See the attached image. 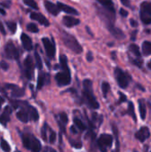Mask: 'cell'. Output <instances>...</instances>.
Listing matches in <instances>:
<instances>
[{"label":"cell","mask_w":151,"mask_h":152,"mask_svg":"<svg viewBox=\"0 0 151 152\" xmlns=\"http://www.w3.org/2000/svg\"><path fill=\"white\" fill-rule=\"evenodd\" d=\"M115 77H116V79H117V82L118 86L121 88L125 89L128 86L130 77L125 72H124L120 68H116L115 69Z\"/></svg>","instance_id":"cell-5"},{"label":"cell","mask_w":151,"mask_h":152,"mask_svg":"<svg viewBox=\"0 0 151 152\" xmlns=\"http://www.w3.org/2000/svg\"><path fill=\"white\" fill-rule=\"evenodd\" d=\"M101 5H103L108 11H109L112 13H115V8L114 4L111 0H97Z\"/></svg>","instance_id":"cell-20"},{"label":"cell","mask_w":151,"mask_h":152,"mask_svg":"<svg viewBox=\"0 0 151 152\" xmlns=\"http://www.w3.org/2000/svg\"><path fill=\"white\" fill-rule=\"evenodd\" d=\"M119 95H120V99H119V101H118V103H122V102H124L126 101V96H125L124 94L119 93Z\"/></svg>","instance_id":"cell-40"},{"label":"cell","mask_w":151,"mask_h":152,"mask_svg":"<svg viewBox=\"0 0 151 152\" xmlns=\"http://www.w3.org/2000/svg\"><path fill=\"white\" fill-rule=\"evenodd\" d=\"M3 102H4V99L2 97H0V108H1V105H2Z\"/></svg>","instance_id":"cell-51"},{"label":"cell","mask_w":151,"mask_h":152,"mask_svg":"<svg viewBox=\"0 0 151 152\" xmlns=\"http://www.w3.org/2000/svg\"><path fill=\"white\" fill-rule=\"evenodd\" d=\"M30 18L32 20H34L38 21L40 24H42V25H44L45 27H48L50 25L49 20L44 15H42L41 13H38V12H31L30 13Z\"/></svg>","instance_id":"cell-14"},{"label":"cell","mask_w":151,"mask_h":152,"mask_svg":"<svg viewBox=\"0 0 151 152\" xmlns=\"http://www.w3.org/2000/svg\"><path fill=\"white\" fill-rule=\"evenodd\" d=\"M127 113L134 119V121H136V115H135V111H134V106L133 104V102H129L128 104V110H127Z\"/></svg>","instance_id":"cell-29"},{"label":"cell","mask_w":151,"mask_h":152,"mask_svg":"<svg viewBox=\"0 0 151 152\" xmlns=\"http://www.w3.org/2000/svg\"><path fill=\"white\" fill-rule=\"evenodd\" d=\"M101 90H102V93H103V96L104 97H107V94L109 92L110 90V86L108 82H103L101 84Z\"/></svg>","instance_id":"cell-30"},{"label":"cell","mask_w":151,"mask_h":152,"mask_svg":"<svg viewBox=\"0 0 151 152\" xmlns=\"http://www.w3.org/2000/svg\"><path fill=\"white\" fill-rule=\"evenodd\" d=\"M21 141L23 143V146L31 151L38 152L41 151V143L40 142L35 138L32 134H23L21 135Z\"/></svg>","instance_id":"cell-3"},{"label":"cell","mask_w":151,"mask_h":152,"mask_svg":"<svg viewBox=\"0 0 151 152\" xmlns=\"http://www.w3.org/2000/svg\"><path fill=\"white\" fill-rule=\"evenodd\" d=\"M17 118L20 120V121H21V122H23V123H27L28 121V119H29V116H28V111L27 110H20L18 113H17Z\"/></svg>","instance_id":"cell-23"},{"label":"cell","mask_w":151,"mask_h":152,"mask_svg":"<svg viewBox=\"0 0 151 152\" xmlns=\"http://www.w3.org/2000/svg\"><path fill=\"white\" fill-rule=\"evenodd\" d=\"M130 22H131V25H132L133 27H137V26H138V22H137L136 20H131Z\"/></svg>","instance_id":"cell-47"},{"label":"cell","mask_w":151,"mask_h":152,"mask_svg":"<svg viewBox=\"0 0 151 152\" xmlns=\"http://www.w3.org/2000/svg\"><path fill=\"white\" fill-rule=\"evenodd\" d=\"M139 110H140V116L142 119L144 120L147 115V109H146V105L143 100H139Z\"/></svg>","instance_id":"cell-24"},{"label":"cell","mask_w":151,"mask_h":152,"mask_svg":"<svg viewBox=\"0 0 151 152\" xmlns=\"http://www.w3.org/2000/svg\"><path fill=\"white\" fill-rule=\"evenodd\" d=\"M4 52H5L6 56L8 58H10V59H15V60H17L19 58V51H18L17 47L15 46V45L12 41H9L5 45Z\"/></svg>","instance_id":"cell-8"},{"label":"cell","mask_w":151,"mask_h":152,"mask_svg":"<svg viewBox=\"0 0 151 152\" xmlns=\"http://www.w3.org/2000/svg\"><path fill=\"white\" fill-rule=\"evenodd\" d=\"M86 60L88 61H90V62L93 60V55L92 52H88L87 53V54H86Z\"/></svg>","instance_id":"cell-41"},{"label":"cell","mask_w":151,"mask_h":152,"mask_svg":"<svg viewBox=\"0 0 151 152\" xmlns=\"http://www.w3.org/2000/svg\"><path fill=\"white\" fill-rule=\"evenodd\" d=\"M0 4L8 8L11 6V1H2V2H0Z\"/></svg>","instance_id":"cell-42"},{"label":"cell","mask_w":151,"mask_h":152,"mask_svg":"<svg viewBox=\"0 0 151 152\" xmlns=\"http://www.w3.org/2000/svg\"><path fill=\"white\" fill-rule=\"evenodd\" d=\"M135 35H136V31H134L133 35H132V40H135Z\"/></svg>","instance_id":"cell-49"},{"label":"cell","mask_w":151,"mask_h":152,"mask_svg":"<svg viewBox=\"0 0 151 152\" xmlns=\"http://www.w3.org/2000/svg\"><path fill=\"white\" fill-rule=\"evenodd\" d=\"M0 146H1V149L4 151H11V147H10V145H9V143L5 141V140H4V139H1V142H0Z\"/></svg>","instance_id":"cell-31"},{"label":"cell","mask_w":151,"mask_h":152,"mask_svg":"<svg viewBox=\"0 0 151 152\" xmlns=\"http://www.w3.org/2000/svg\"><path fill=\"white\" fill-rule=\"evenodd\" d=\"M60 63H61V69L65 71H70L69 69V65H68V60H67V57L65 55H61L60 56Z\"/></svg>","instance_id":"cell-26"},{"label":"cell","mask_w":151,"mask_h":152,"mask_svg":"<svg viewBox=\"0 0 151 152\" xmlns=\"http://www.w3.org/2000/svg\"><path fill=\"white\" fill-rule=\"evenodd\" d=\"M61 40L64 43V45L71 51H73L76 53H81L83 51V48L81 46V45L77 42V40L76 39V37L69 33H67L66 31H61Z\"/></svg>","instance_id":"cell-2"},{"label":"cell","mask_w":151,"mask_h":152,"mask_svg":"<svg viewBox=\"0 0 151 152\" xmlns=\"http://www.w3.org/2000/svg\"><path fill=\"white\" fill-rule=\"evenodd\" d=\"M74 124L76 125V126H77L80 131H85V130L86 129L85 125L79 118H74Z\"/></svg>","instance_id":"cell-28"},{"label":"cell","mask_w":151,"mask_h":152,"mask_svg":"<svg viewBox=\"0 0 151 152\" xmlns=\"http://www.w3.org/2000/svg\"><path fill=\"white\" fill-rule=\"evenodd\" d=\"M129 50L131 53H133L136 57L138 58H141V53H140V49H139V46L136 45L135 44H133L129 46Z\"/></svg>","instance_id":"cell-27"},{"label":"cell","mask_w":151,"mask_h":152,"mask_svg":"<svg viewBox=\"0 0 151 152\" xmlns=\"http://www.w3.org/2000/svg\"><path fill=\"white\" fill-rule=\"evenodd\" d=\"M0 13L3 14V15H5V11L3 8H0Z\"/></svg>","instance_id":"cell-48"},{"label":"cell","mask_w":151,"mask_h":152,"mask_svg":"<svg viewBox=\"0 0 151 152\" xmlns=\"http://www.w3.org/2000/svg\"><path fill=\"white\" fill-rule=\"evenodd\" d=\"M20 40H21V43H22V45L24 47L25 50L27 51H31L33 49V43H32V40L31 38L25 33H22L20 35Z\"/></svg>","instance_id":"cell-13"},{"label":"cell","mask_w":151,"mask_h":152,"mask_svg":"<svg viewBox=\"0 0 151 152\" xmlns=\"http://www.w3.org/2000/svg\"><path fill=\"white\" fill-rule=\"evenodd\" d=\"M62 21H63V24L68 28L75 27V26L78 25L80 22V20L78 19L72 17V16H64L62 19Z\"/></svg>","instance_id":"cell-15"},{"label":"cell","mask_w":151,"mask_h":152,"mask_svg":"<svg viewBox=\"0 0 151 152\" xmlns=\"http://www.w3.org/2000/svg\"><path fill=\"white\" fill-rule=\"evenodd\" d=\"M83 86H84V90H83V96L87 103V105L93 109H99L100 108V104L97 102V100L95 99L94 95H93V83L90 79H85L83 82Z\"/></svg>","instance_id":"cell-1"},{"label":"cell","mask_w":151,"mask_h":152,"mask_svg":"<svg viewBox=\"0 0 151 152\" xmlns=\"http://www.w3.org/2000/svg\"><path fill=\"white\" fill-rule=\"evenodd\" d=\"M148 68H149L150 69H151V60L150 61V62L148 63Z\"/></svg>","instance_id":"cell-52"},{"label":"cell","mask_w":151,"mask_h":152,"mask_svg":"<svg viewBox=\"0 0 151 152\" xmlns=\"http://www.w3.org/2000/svg\"><path fill=\"white\" fill-rule=\"evenodd\" d=\"M112 143L113 137L107 134H101L98 139V146L102 151H106L109 148H110L112 146Z\"/></svg>","instance_id":"cell-6"},{"label":"cell","mask_w":151,"mask_h":152,"mask_svg":"<svg viewBox=\"0 0 151 152\" xmlns=\"http://www.w3.org/2000/svg\"><path fill=\"white\" fill-rule=\"evenodd\" d=\"M69 142H70V144H71V146H73L74 148H77V149H80L81 147H82V144H81V142H75V141H71V140H69Z\"/></svg>","instance_id":"cell-39"},{"label":"cell","mask_w":151,"mask_h":152,"mask_svg":"<svg viewBox=\"0 0 151 152\" xmlns=\"http://www.w3.org/2000/svg\"><path fill=\"white\" fill-rule=\"evenodd\" d=\"M1 68L4 69V70H7L8 69V64L5 62V61H1Z\"/></svg>","instance_id":"cell-45"},{"label":"cell","mask_w":151,"mask_h":152,"mask_svg":"<svg viewBox=\"0 0 151 152\" xmlns=\"http://www.w3.org/2000/svg\"><path fill=\"white\" fill-rule=\"evenodd\" d=\"M42 43L44 45V47L45 49L47 56L50 59H53L54 57V55H55V46H54V45L47 37H43L42 38Z\"/></svg>","instance_id":"cell-9"},{"label":"cell","mask_w":151,"mask_h":152,"mask_svg":"<svg viewBox=\"0 0 151 152\" xmlns=\"http://www.w3.org/2000/svg\"><path fill=\"white\" fill-rule=\"evenodd\" d=\"M5 87L6 89L8 90H11V94H12V97H21L23 96L25 91L23 88H20L18 86L16 85H12V84H6L5 85Z\"/></svg>","instance_id":"cell-11"},{"label":"cell","mask_w":151,"mask_h":152,"mask_svg":"<svg viewBox=\"0 0 151 152\" xmlns=\"http://www.w3.org/2000/svg\"><path fill=\"white\" fill-rule=\"evenodd\" d=\"M59 117H60V121H61L62 124L66 125V124L68 123L69 119H68V116H67V114H66L65 112H61V113H60Z\"/></svg>","instance_id":"cell-36"},{"label":"cell","mask_w":151,"mask_h":152,"mask_svg":"<svg viewBox=\"0 0 151 152\" xmlns=\"http://www.w3.org/2000/svg\"><path fill=\"white\" fill-rule=\"evenodd\" d=\"M6 26H7V28H9V30H10L12 34L16 31L17 26H16V23H15V22H12V21H7V22H6Z\"/></svg>","instance_id":"cell-35"},{"label":"cell","mask_w":151,"mask_h":152,"mask_svg":"<svg viewBox=\"0 0 151 152\" xmlns=\"http://www.w3.org/2000/svg\"><path fill=\"white\" fill-rule=\"evenodd\" d=\"M133 63L135 65H137L139 68H142V61L141 60V58L140 59H137L136 61H133Z\"/></svg>","instance_id":"cell-43"},{"label":"cell","mask_w":151,"mask_h":152,"mask_svg":"<svg viewBox=\"0 0 151 152\" xmlns=\"http://www.w3.org/2000/svg\"><path fill=\"white\" fill-rule=\"evenodd\" d=\"M46 129H47V125L44 124L43 128H42V132H41V134H42V138L44 139V141H46L47 137H46Z\"/></svg>","instance_id":"cell-38"},{"label":"cell","mask_w":151,"mask_h":152,"mask_svg":"<svg viewBox=\"0 0 151 152\" xmlns=\"http://www.w3.org/2000/svg\"><path fill=\"white\" fill-rule=\"evenodd\" d=\"M22 1L24 2V4H25L26 5H28V6H29V7L35 9V10H37V9H38L37 4L36 3L35 0H22Z\"/></svg>","instance_id":"cell-32"},{"label":"cell","mask_w":151,"mask_h":152,"mask_svg":"<svg viewBox=\"0 0 151 152\" xmlns=\"http://www.w3.org/2000/svg\"><path fill=\"white\" fill-rule=\"evenodd\" d=\"M35 58H36V67L38 69H41L43 67V62H42V59L40 57V55L38 54L37 52L35 53Z\"/></svg>","instance_id":"cell-34"},{"label":"cell","mask_w":151,"mask_h":152,"mask_svg":"<svg viewBox=\"0 0 151 152\" xmlns=\"http://www.w3.org/2000/svg\"><path fill=\"white\" fill-rule=\"evenodd\" d=\"M142 53L146 56L151 55V42H150V41L143 42V44H142Z\"/></svg>","instance_id":"cell-25"},{"label":"cell","mask_w":151,"mask_h":152,"mask_svg":"<svg viewBox=\"0 0 151 152\" xmlns=\"http://www.w3.org/2000/svg\"><path fill=\"white\" fill-rule=\"evenodd\" d=\"M12 114V109L8 106H6L3 111V113L1 114V117H0V122L3 123V125L5 126V124L10 120V116Z\"/></svg>","instance_id":"cell-18"},{"label":"cell","mask_w":151,"mask_h":152,"mask_svg":"<svg viewBox=\"0 0 151 152\" xmlns=\"http://www.w3.org/2000/svg\"><path fill=\"white\" fill-rule=\"evenodd\" d=\"M120 12V14H121V15H122L123 17H126V16L128 15V12H127L126 10H125L124 8H121V9H120V12Z\"/></svg>","instance_id":"cell-44"},{"label":"cell","mask_w":151,"mask_h":152,"mask_svg":"<svg viewBox=\"0 0 151 152\" xmlns=\"http://www.w3.org/2000/svg\"><path fill=\"white\" fill-rule=\"evenodd\" d=\"M28 113L29 116V119H31L32 121H35V122H36L38 120L39 114H38L37 110H36V108H34L30 105H28Z\"/></svg>","instance_id":"cell-19"},{"label":"cell","mask_w":151,"mask_h":152,"mask_svg":"<svg viewBox=\"0 0 151 152\" xmlns=\"http://www.w3.org/2000/svg\"><path fill=\"white\" fill-rule=\"evenodd\" d=\"M50 136H49V142L50 143H54L56 141V133L53 130H50Z\"/></svg>","instance_id":"cell-37"},{"label":"cell","mask_w":151,"mask_h":152,"mask_svg":"<svg viewBox=\"0 0 151 152\" xmlns=\"http://www.w3.org/2000/svg\"><path fill=\"white\" fill-rule=\"evenodd\" d=\"M27 29L32 33H37L39 31V28H37V26L35 23H28L27 25Z\"/></svg>","instance_id":"cell-33"},{"label":"cell","mask_w":151,"mask_h":152,"mask_svg":"<svg viewBox=\"0 0 151 152\" xmlns=\"http://www.w3.org/2000/svg\"><path fill=\"white\" fill-rule=\"evenodd\" d=\"M57 6L59 7L60 10H61V11H63V12H65L67 13H69V14H72V15H78V12L75 8H73L71 6H69L67 4H62L61 2L57 3Z\"/></svg>","instance_id":"cell-17"},{"label":"cell","mask_w":151,"mask_h":152,"mask_svg":"<svg viewBox=\"0 0 151 152\" xmlns=\"http://www.w3.org/2000/svg\"><path fill=\"white\" fill-rule=\"evenodd\" d=\"M109 28L110 32L113 34V36H115L117 38H118V39H123V38L125 37V34L122 32V30L119 29V28H115L112 24H111L110 26H109Z\"/></svg>","instance_id":"cell-22"},{"label":"cell","mask_w":151,"mask_h":152,"mask_svg":"<svg viewBox=\"0 0 151 152\" xmlns=\"http://www.w3.org/2000/svg\"><path fill=\"white\" fill-rule=\"evenodd\" d=\"M70 130H71V132H73L74 134H77V131H76V129H75L74 127H71V128H70Z\"/></svg>","instance_id":"cell-50"},{"label":"cell","mask_w":151,"mask_h":152,"mask_svg":"<svg viewBox=\"0 0 151 152\" xmlns=\"http://www.w3.org/2000/svg\"><path fill=\"white\" fill-rule=\"evenodd\" d=\"M44 6H45V9L47 10V12L54 16L58 15L59 12H60V9L59 7L57 6V4H54L53 3L48 1V0H45L44 1Z\"/></svg>","instance_id":"cell-16"},{"label":"cell","mask_w":151,"mask_h":152,"mask_svg":"<svg viewBox=\"0 0 151 152\" xmlns=\"http://www.w3.org/2000/svg\"><path fill=\"white\" fill-rule=\"evenodd\" d=\"M150 135V129L147 127V126H142L140 128V130L136 133L135 136L136 138L142 142H144Z\"/></svg>","instance_id":"cell-12"},{"label":"cell","mask_w":151,"mask_h":152,"mask_svg":"<svg viewBox=\"0 0 151 152\" xmlns=\"http://www.w3.org/2000/svg\"><path fill=\"white\" fill-rule=\"evenodd\" d=\"M121 1V3L124 4V5H125V6H130V1L129 0H120Z\"/></svg>","instance_id":"cell-46"},{"label":"cell","mask_w":151,"mask_h":152,"mask_svg":"<svg viewBox=\"0 0 151 152\" xmlns=\"http://www.w3.org/2000/svg\"><path fill=\"white\" fill-rule=\"evenodd\" d=\"M33 70H34V64L33 60L30 56H27L24 61V73L28 79H31L33 76Z\"/></svg>","instance_id":"cell-10"},{"label":"cell","mask_w":151,"mask_h":152,"mask_svg":"<svg viewBox=\"0 0 151 152\" xmlns=\"http://www.w3.org/2000/svg\"><path fill=\"white\" fill-rule=\"evenodd\" d=\"M55 80L57 84L60 86H68L71 83V76H70V71H65L63 70L62 72H59L55 76Z\"/></svg>","instance_id":"cell-7"},{"label":"cell","mask_w":151,"mask_h":152,"mask_svg":"<svg viewBox=\"0 0 151 152\" xmlns=\"http://www.w3.org/2000/svg\"><path fill=\"white\" fill-rule=\"evenodd\" d=\"M140 16L144 24H151V2L145 1L142 4Z\"/></svg>","instance_id":"cell-4"},{"label":"cell","mask_w":151,"mask_h":152,"mask_svg":"<svg viewBox=\"0 0 151 152\" xmlns=\"http://www.w3.org/2000/svg\"><path fill=\"white\" fill-rule=\"evenodd\" d=\"M46 77H47V74H45L44 72H42V71L39 72L38 77H37V85H36V87L38 90H40L45 84V81H47Z\"/></svg>","instance_id":"cell-21"}]
</instances>
